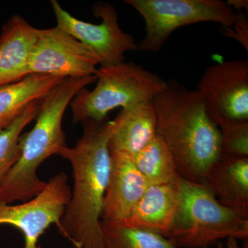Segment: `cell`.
Segmentation results:
<instances>
[{
  "mask_svg": "<svg viewBox=\"0 0 248 248\" xmlns=\"http://www.w3.org/2000/svg\"><path fill=\"white\" fill-rule=\"evenodd\" d=\"M108 142L110 152L133 157L156 136V117L153 100L122 109L113 120Z\"/></svg>",
  "mask_w": 248,
  "mask_h": 248,
  "instance_id": "15",
  "label": "cell"
},
{
  "mask_svg": "<svg viewBox=\"0 0 248 248\" xmlns=\"http://www.w3.org/2000/svg\"><path fill=\"white\" fill-rule=\"evenodd\" d=\"M110 174L102 221L120 224L129 216L150 185L132 156L120 152H110Z\"/></svg>",
  "mask_w": 248,
  "mask_h": 248,
  "instance_id": "11",
  "label": "cell"
},
{
  "mask_svg": "<svg viewBox=\"0 0 248 248\" xmlns=\"http://www.w3.org/2000/svg\"><path fill=\"white\" fill-rule=\"evenodd\" d=\"M96 80V76L66 78L39 99L35 125L19 137L20 157L0 184V202L24 203L44 190L47 182L37 176L39 166L68 148L62 128L65 110L80 90Z\"/></svg>",
  "mask_w": 248,
  "mask_h": 248,
  "instance_id": "3",
  "label": "cell"
},
{
  "mask_svg": "<svg viewBox=\"0 0 248 248\" xmlns=\"http://www.w3.org/2000/svg\"><path fill=\"white\" fill-rule=\"evenodd\" d=\"M234 22L229 27H222L223 35L237 41L248 52V17L244 11L235 12Z\"/></svg>",
  "mask_w": 248,
  "mask_h": 248,
  "instance_id": "21",
  "label": "cell"
},
{
  "mask_svg": "<svg viewBox=\"0 0 248 248\" xmlns=\"http://www.w3.org/2000/svg\"><path fill=\"white\" fill-rule=\"evenodd\" d=\"M71 197L68 177L60 172L29 202L16 205L0 202V225H10L22 232L24 248H41L39 239L51 225L59 226Z\"/></svg>",
  "mask_w": 248,
  "mask_h": 248,
  "instance_id": "9",
  "label": "cell"
},
{
  "mask_svg": "<svg viewBox=\"0 0 248 248\" xmlns=\"http://www.w3.org/2000/svg\"><path fill=\"white\" fill-rule=\"evenodd\" d=\"M82 135L62 157L73 170V190L58 228L74 248H104L101 221L108 183L110 154L108 142L113 120L83 122Z\"/></svg>",
  "mask_w": 248,
  "mask_h": 248,
  "instance_id": "1",
  "label": "cell"
},
{
  "mask_svg": "<svg viewBox=\"0 0 248 248\" xmlns=\"http://www.w3.org/2000/svg\"><path fill=\"white\" fill-rule=\"evenodd\" d=\"M104 248H177L161 235L101 221Z\"/></svg>",
  "mask_w": 248,
  "mask_h": 248,
  "instance_id": "18",
  "label": "cell"
},
{
  "mask_svg": "<svg viewBox=\"0 0 248 248\" xmlns=\"http://www.w3.org/2000/svg\"><path fill=\"white\" fill-rule=\"evenodd\" d=\"M182 197L168 239L177 248H209L222 239L247 241L248 218L222 205L205 184L182 179Z\"/></svg>",
  "mask_w": 248,
  "mask_h": 248,
  "instance_id": "4",
  "label": "cell"
},
{
  "mask_svg": "<svg viewBox=\"0 0 248 248\" xmlns=\"http://www.w3.org/2000/svg\"><path fill=\"white\" fill-rule=\"evenodd\" d=\"M227 4L233 10H236V11H244L248 12V0H228Z\"/></svg>",
  "mask_w": 248,
  "mask_h": 248,
  "instance_id": "22",
  "label": "cell"
},
{
  "mask_svg": "<svg viewBox=\"0 0 248 248\" xmlns=\"http://www.w3.org/2000/svg\"><path fill=\"white\" fill-rule=\"evenodd\" d=\"M39 29L16 14L3 26L0 35V86L29 76V60Z\"/></svg>",
  "mask_w": 248,
  "mask_h": 248,
  "instance_id": "13",
  "label": "cell"
},
{
  "mask_svg": "<svg viewBox=\"0 0 248 248\" xmlns=\"http://www.w3.org/2000/svg\"><path fill=\"white\" fill-rule=\"evenodd\" d=\"M50 3L56 18V27L89 48L97 56L101 66L122 63L125 61V53L138 50L133 36L121 29L117 11L109 3L99 2L93 6L94 16L102 19L99 24L77 19L56 0Z\"/></svg>",
  "mask_w": 248,
  "mask_h": 248,
  "instance_id": "7",
  "label": "cell"
},
{
  "mask_svg": "<svg viewBox=\"0 0 248 248\" xmlns=\"http://www.w3.org/2000/svg\"><path fill=\"white\" fill-rule=\"evenodd\" d=\"M153 104L156 133L172 153L179 177L205 184L209 171L221 155V132L200 92L170 79Z\"/></svg>",
  "mask_w": 248,
  "mask_h": 248,
  "instance_id": "2",
  "label": "cell"
},
{
  "mask_svg": "<svg viewBox=\"0 0 248 248\" xmlns=\"http://www.w3.org/2000/svg\"><path fill=\"white\" fill-rule=\"evenodd\" d=\"M143 17L146 35L138 45L141 51L158 53L179 28L195 23H218L231 27L235 11L221 0H125Z\"/></svg>",
  "mask_w": 248,
  "mask_h": 248,
  "instance_id": "6",
  "label": "cell"
},
{
  "mask_svg": "<svg viewBox=\"0 0 248 248\" xmlns=\"http://www.w3.org/2000/svg\"><path fill=\"white\" fill-rule=\"evenodd\" d=\"M216 247L209 248H223L222 243L219 242L217 244ZM226 248H240L239 244H238V240L234 238H228L226 241Z\"/></svg>",
  "mask_w": 248,
  "mask_h": 248,
  "instance_id": "23",
  "label": "cell"
},
{
  "mask_svg": "<svg viewBox=\"0 0 248 248\" xmlns=\"http://www.w3.org/2000/svg\"><path fill=\"white\" fill-rule=\"evenodd\" d=\"M93 91L82 89L70 103L73 123L102 122L111 110L152 101L166 87V81L133 62L101 66Z\"/></svg>",
  "mask_w": 248,
  "mask_h": 248,
  "instance_id": "5",
  "label": "cell"
},
{
  "mask_svg": "<svg viewBox=\"0 0 248 248\" xmlns=\"http://www.w3.org/2000/svg\"><path fill=\"white\" fill-rule=\"evenodd\" d=\"M197 91L209 115L219 128L248 123V62L236 60L209 66Z\"/></svg>",
  "mask_w": 248,
  "mask_h": 248,
  "instance_id": "8",
  "label": "cell"
},
{
  "mask_svg": "<svg viewBox=\"0 0 248 248\" xmlns=\"http://www.w3.org/2000/svg\"><path fill=\"white\" fill-rule=\"evenodd\" d=\"M133 159L150 186L167 184L180 177L174 156L159 135H156Z\"/></svg>",
  "mask_w": 248,
  "mask_h": 248,
  "instance_id": "17",
  "label": "cell"
},
{
  "mask_svg": "<svg viewBox=\"0 0 248 248\" xmlns=\"http://www.w3.org/2000/svg\"><path fill=\"white\" fill-rule=\"evenodd\" d=\"M38 100L32 102L9 126L0 130V184L21 156L22 130L37 115Z\"/></svg>",
  "mask_w": 248,
  "mask_h": 248,
  "instance_id": "19",
  "label": "cell"
},
{
  "mask_svg": "<svg viewBox=\"0 0 248 248\" xmlns=\"http://www.w3.org/2000/svg\"><path fill=\"white\" fill-rule=\"evenodd\" d=\"M221 154L248 157V123L220 127Z\"/></svg>",
  "mask_w": 248,
  "mask_h": 248,
  "instance_id": "20",
  "label": "cell"
},
{
  "mask_svg": "<svg viewBox=\"0 0 248 248\" xmlns=\"http://www.w3.org/2000/svg\"><path fill=\"white\" fill-rule=\"evenodd\" d=\"M99 60L86 46L58 27L39 29L29 60V74L65 78L94 76Z\"/></svg>",
  "mask_w": 248,
  "mask_h": 248,
  "instance_id": "10",
  "label": "cell"
},
{
  "mask_svg": "<svg viewBox=\"0 0 248 248\" xmlns=\"http://www.w3.org/2000/svg\"><path fill=\"white\" fill-rule=\"evenodd\" d=\"M66 78L31 74L13 84L0 86V130L9 126L27 108Z\"/></svg>",
  "mask_w": 248,
  "mask_h": 248,
  "instance_id": "16",
  "label": "cell"
},
{
  "mask_svg": "<svg viewBox=\"0 0 248 248\" xmlns=\"http://www.w3.org/2000/svg\"><path fill=\"white\" fill-rule=\"evenodd\" d=\"M181 184L179 177L167 184L148 186L129 216L118 225L169 237L180 205Z\"/></svg>",
  "mask_w": 248,
  "mask_h": 248,
  "instance_id": "12",
  "label": "cell"
},
{
  "mask_svg": "<svg viewBox=\"0 0 248 248\" xmlns=\"http://www.w3.org/2000/svg\"><path fill=\"white\" fill-rule=\"evenodd\" d=\"M205 185L222 205L248 218V157L221 154Z\"/></svg>",
  "mask_w": 248,
  "mask_h": 248,
  "instance_id": "14",
  "label": "cell"
}]
</instances>
